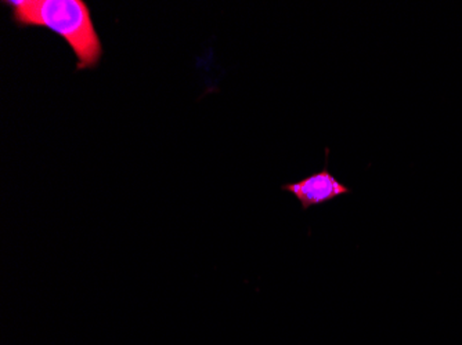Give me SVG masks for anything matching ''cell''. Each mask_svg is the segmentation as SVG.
<instances>
[{"label": "cell", "mask_w": 462, "mask_h": 345, "mask_svg": "<svg viewBox=\"0 0 462 345\" xmlns=\"http://www.w3.org/2000/svg\"><path fill=\"white\" fill-rule=\"evenodd\" d=\"M4 4L12 7L18 27H41L59 33L77 56L78 71L98 66L103 46L89 7L82 0H10Z\"/></svg>", "instance_id": "6da1fadb"}, {"label": "cell", "mask_w": 462, "mask_h": 345, "mask_svg": "<svg viewBox=\"0 0 462 345\" xmlns=\"http://www.w3.org/2000/svg\"><path fill=\"white\" fill-rule=\"evenodd\" d=\"M328 154L329 148H326V162L320 171L297 183L285 184L282 186V189L290 192L300 201L303 210L311 206H320L338 196L352 194V189L347 188L338 178H335L328 170Z\"/></svg>", "instance_id": "7a4b0ae2"}]
</instances>
